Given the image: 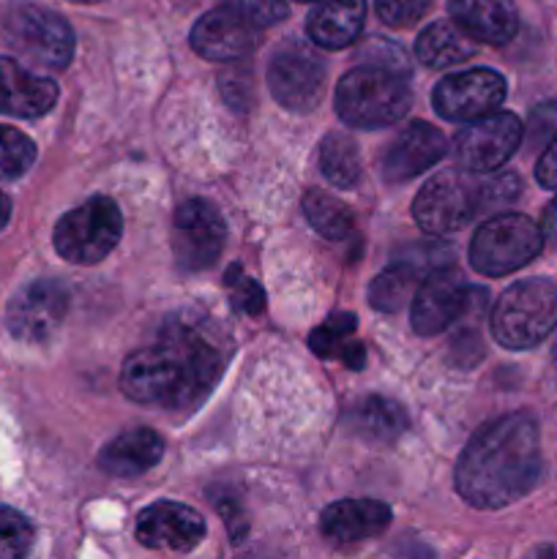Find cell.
Masks as SVG:
<instances>
[{
    "mask_svg": "<svg viewBox=\"0 0 557 559\" xmlns=\"http://www.w3.org/2000/svg\"><path fill=\"white\" fill-rule=\"evenodd\" d=\"M522 194V180L513 173L475 178L467 169H448L426 180L415 194L413 218L424 233L448 235L473 222L478 213L497 211Z\"/></svg>",
    "mask_w": 557,
    "mask_h": 559,
    "instance_id": "3957f363",
    "label": "cell"
},
{
    "mask_svg": "<svg viewBox=\"0 0 557 559\" xmlns=\"http://www.w3.org/2000/svg\"><path fill=\"white\" fill-rule=\"evenodd\" d=\"M5 44L47 71H63L74 58V31L55 11L36 3H14L0 16Z\"/></svg>",
    "mask_w": 557,
    "mask_h": 559,
    "instance_id": "8992f818",
    "label": "cell"
},
{
    "mask_svg": "<svg viewBox=\"0 0 557 559\" xmlns=\"http://www.w3.org/2000/svg\"><path fill=\"white\" fill-rule=\"evenodd\" d=\"M486 289H473L459 271L440 265L418 284L413 304H410V325L418 336H437L453 322L462 320L475 300L484 298Z\"/></svg>",
    "mask_w": 557,
    "mask_h": 559,
    "instance_id": "9c48e42d",
    "label": "cell"
},
{
    "mask_svg": "<svg viewBox=\"0 0 557 559\" xmlns=\"http://www.w3.org/2000/svg\"><path fill=\"white\" fill-rule=\"evenodd\" d=\"M260 33L262 27H257L238 5L222 0L194 22L191 47L205 60H238L257 47Z\"/></svg>",
    "mask_w": 557,
    "mask_h": 559,
    "instance_id": "9a60e30c",
    "label": "cell"
},
{
    "mask_svg": "<svg viewBox=\"0 0 557 559\" xmlns=\"http://www.w3.org/2000/svg\"><path fill=\"white\" fill-rule=\"evenodd\" d=\"M353 429H358L366 440L391 442L407 429V415L396 402L382 396H371L358 404L353 413Z\"/></svg>",
    "mask_w": 557,
    "mask_h": 559,
    "instance_id": "484cf974",
    "label": "cell"
},
{
    "mask_svg": "<svg viewBox=\"0 0 557 559\" xmlns=\"http://www.w3.org/2000/svg\"><path fill=\"white\" fill-rule=\"evenodd\" d=\"M69 3H80V5H93V3H104V0H69Z\"/></svg>",
    "mask_w": 557,
    "mask_h": 559,
    "instance_id": "74e56055",
    "label": "cell"
},
{
    "mask_svg": "<svg viewBox=\"0 0 557 559\" xmlns=\"http://www.w3.org/2000/svg\"><path fill=\"white\" fill-rule=\"evenodd\" d=\"M320 169L333 186L339 189H353L360 180V153L353 136L347 134H328L320 142Z\"/></svg>",
    "mask_w": 557,
    "mask_h": 559,
    "instance_id": "4316f807",
    "label": "cell"
},
{
    "mask_svg": "<svg viewBox=\"0 0 557 559\" xmlns=\"http://www.w3.org/2000/svg\"><path fill=\"white\" fill-rule=\"evenodd\" d=\"M300 3H317V0H300Z\"/></svg>",
    "mask_w": 557,
    "mask_h": 559,
    "instance_id": "f35d334b",
    "label": "cell"
},
{
    "mask_svg": "<svg viewBox=\"0 0 557 559\" xmlns=\"http://www.w3.org/2000/svg\"><path fill=\"white\" fill-rule=\"evenodd\" d=\"M544 249V229L522 213H500L470 240V265L484 276H508Z\"/></svg>",
    "mask_w": 557,
    "mask_h": 559,
    "instance_id": "52a82bcc",
    "label": "cell"
},
{
    "mask_svg": "<svg viewBox=\"0 0 557 559\" xmlns=\"http://www.w3.org/2000/svg\"><path fill=\"white\" fill-rule=\"evenodd\" d=\"M58 102V85L49 76L25 69L20 60L0 58V115L42 118Z\"/></svg>",
    "mask_w": 557,
    "mask_h": 559,
    "instance_id": "ac0fdd59",
    "label": "cell"
},
{
    "mask_svg": "<svg viewBox=\"0 0 557 559\" xmlns=\"http://www.w3.org/2000/svg\"><path fill=\"white\" fill-rule=\"evenodd\" d=\"M448 153V140L440 129L424 120H413L404 126L380 158V175L386 183L399 186L413 180L415 175L435 167Z\"/></svg>",
    "mask_w": 557,
    "mask_h": 559,
    "instance_id": "2e32d148",
    "label": "cell"
},
{
    "mask_svg": "<svg viewBox=\"0 0 557 559\" xmlns=\"http://www.w3.org/2000/svg\"><path fill=\"white\" fill-rule=\"evenodd\" d=\"M123 216L109 197H91L55 227V251L71 265H96L118 246Z\"/></svg>",
    "mask_w": 557,
    "mask_h": 559,
    "instance_id": "ba28073f",
    "label": "cell"
},
{
    "mask_svg": "<svg viewBox=\"0 0 557 559\" xmlns=\"http://www.w3.org/2000/svg\"><path fill=\"white\" fill-rule=\"evenodd\" d=\"M528 134L533 145H549L557 136V98L544 102L533 109L528 123Z\"/></svg>",
    "mask_w": 557,
    "mask_h": 559,
    "instance_id": "836d02e7",
    "label": "cell"
},
{
    "mask_svg": "<svg viewBox=\"0 0 557 559\" xmlns=\"http://www.w3.org/2000/svg\"><path fill=\"white\" fill-rule=\"evenodd\" d=\"M164 437L158 431L145 429H131L115 437L102 453H98V467L112 478H137V475L147 473L156 467L164 456Z\"/></svg>",
    "mask_w": 557,
    "mask_h": 559,
    "instance_id": "44dd1931",
    "label": "cell"
},
{
    "mask_svg": "<svg viewBox=\"0 0 557 559\" xmlns=\"http://www.w3.org/2000/svg\"><path fill=\"white\" fill-rule=\"evenodd\" d=\"M506 80L491 69H470L437 82L431 93L437 115L453 123H470L484 115L497 112L506 102Z\"/></svg>",
    "mask_w": 557,
    "mask_h": 559,
    "instance_id": "5bb4252c",
    "label": "cell"
},
{
    "mask_svg": "<svg viewBox=\"0 0 557 559\" xmlns=\"http://www.w3.org/2000/svg\"><path fill=\"white\" fill-rule=\"evenodd\" d=\"M544 469L538 424L530 413L491 420L462 451L453 484L478 511H497L535 489Z\"/></svg>",
    "mask_w": 557,
    "mask_h": 559,
    "instance_id": "6da1fadb",
    "label": "cell"
},
{
    "mask_svg": "<svg viewBox=\"0 0 557 559\" xmlns=\"http://www.w3.org/2000/svg\"><path fill=\"white\" fill-rule=\"evenodd\" d=\"M38 151L27 134L14 126H0V180H16L33 167Z\"/></svg>",
    "mask_w": 557,
    "mask_h": 559,
    "instance_id": "f1b7e54d",
    "label": "cell"
},
{
    "mask_svg": "<svg viewBox=\"0 0 557 559\" xmlns=\"http://www.w3.org/2000/svg\"><path fill=\"white\" fill-rule=\"evenodd\" d=\"M224 358L200 331L173 325L153 347L123 360L120 391L131 402L156 407H197L216 385Z\"/></svg>",
    "mask_w": 557,
    "mask_h": 559,
    "instance_id": "7a4b0ae2",
    "label": "cell"
},
{
    "mask_svg": "<svg viewBox=\"0 0 557 559\" xmlns=\"http://www.w3.org/2000/svg\"><path fill=\"white\" fill-rule=\"evenodd\" d=\"M391 524V508L380 500H339L320 516V533L331 544H358L382 535Z\"/></svg>",
    "mask_w": 557,
    "mask_h": 559,
    "instance_id": "d6986e66",
    "label": "cell"
},
{
    "mask_svg": "<svg viewBox=\"0 0 557 559\" xmlns=\"http://www.w3.org/2000/svg\"><path fill=\"white\" fill-rule=\"evenodd\" d=\"M475 38L457 22H431L415 41V55L429 69H451L473 58Z\"/></svg>",
    "mask_w": 557,
    "mask_h": 559,
    "instance_id": "603a6c76",
    "label": "cell"
},
{
    "mask_svg": "<svg viewBox=\"0 0 557 559\" xmlns=\"http://www.w3.org/2000/svg\"><path fill=\"white\" fill-rule=\"evenodd\" d=\"M33 546V527L20 511L0 506V559L25 557Z\"/></svg>",
    "mask_w": 557,
    "mask_h": 559,
    "instance_id": "f546056e",
    "label": "cell"
},
{
    "mask_svg": "<svg viewBox=\"0 0 557 559\" xmlns=\"http://www.w3.org/2000/svg\"><path fill=\"white\" fill-rule=\"evenodd\" d=\"M541 229H544V238L557 240V197L552 200V205L546 207L544 224H541Z\"/></svg>",
    "mask_w": 557,
    "mask_h": 559,
    "instance_id": "d590c367",
    "label": "cell"
},
{
    "mask_svg": "<svg viewBox=\"0 0 557 559\" xmlns=\"http://www.w3.org/2000/svg\"><path fill=\"white\" fill-rule=\"evenodd\" d=\"M431 9V0H377V16L388 27H410Z\"/></svg>",
    "mask_w": 557,
    "mask_h": 559,
    "instance_id": "1f68e13d",
    "label": "cell"
},
{
    "mask_svg": "<svg viewBox=\"0 0 557 559\" xmlns=\"http://www.w3.org/2000/svg\"><path fill=\"white\" fill-rule=\"evenodd\" d=\"M524 126L513 112H489L478 120H470L453 140L457 164L467 173L489 175L500 169L522 145Z\"/></svg>",
    "mask_w": 557,
    "mask_h": 559,
    "instance_id": "8fae6325",
    "label": "cell"
},
{
    "mask_svg": "<svg viewBox=\"0 0 557 559\" xmlns=\"http://www.w3.org/2000/svg\"><path fill=\"white\" fill-rule=\"evenodd\" d=\"M407 76L388 66H355L336 85V115L353 129H382L396 123L413 104Z\"/></svg>",
    "mask_w": 557,
    "mask_h": 559,
    "instance_id": "277c9868",
    "label": "cell"
},
{
    "mask_svg": "<svg viewBox=\"0 0 557 559\" xmlns=\"http://www.w3.org/2000/svg\"><path fill=\"white\" fill-rule=\"evenodd\" d=\"M420 284V271L413 262H396L388 271H382L380 276H375V282L369 284V304L371 309L382 311V314H396L404 306L413 304L415 293H418Z\"/></svg>",
    "mask_w": 557,
    "mask_h": 559,
    "instance_id": "d4e9b609",
    "label": "cell"
},
{
    "mask_svg": "<svg viewBox=\"0 0 557 559\" xmlns=\"http://www.w3.org/2000/svg\"><path fill=\"white\" fill-rule=\"evenodd\" d=\"M224 284L233 293V306L238 311H244L249 317H257L265 311V293H262V287L254 278L246 276L240 265L229 267L227 276H224Z\"/></svg>",
    "mask_w": 557,
    "mask_h": 559,
    "instance_id": "4dcf8cb0",
    "label": "cell"
},
{
    "mask_svg": "<svg viewBox=\"0 0 557 559\" xmlns=\"http://www.w3.org/2000/svg\"><path fill=\"white\" fill-rule=\"evenodd\" d=\"M366 0H317L306 20V33L322 49H344L360 36Z\"/></svg>",
    "mask_w": 557,
    "mask_h": 559,
    "instance_id": "7402d4cb",
    "label": "cell"
},
{
    "mask_svg": "<svg viewBox=\"0 0 557 559\" xmlns=\"http://www.w3.org/2000/svg\"><path fill=\"white\" fill-rule=\"evenodd\" d=\"M557 325V284L524 278L508 287L491 311V336L506 349L538 347Z\"/></svg>",
    "mask_w": 557,
    "mask_h": 559,
    "instance_id": "5b68a950",
    "label": "cell"
},
{
    "mask_svg": "<svg viewBox=\"0 0 557 559\" xmlns=\"http://www.w3.org/2000/svg\"><path fill=\"white\" fill-rule=\"evenodd\" d=\"M9 218H11V200H9V194H3V191H0V229L9 224Z\"/></svg>",
    "mask_w": 557,
    "mask_h": 559,
    "instance_id": "8d00e7d4",
    "label": "cell"
},
{
    "mask_svg": "<svg viewBox=\"0 0 557 559\" xmlns=\"http://www.w3.org/2000/svg\"><path fill=\"white\" fill-rule=\"evenodd\" d=\"M355 328H358L355 314H333L309 336L311 353L322 360H342L355 371L364 369L366 349L364 344L355 342Z\"/></svg>",
    "mask_w": 557,
    "mask_h": 559,
    "instance_id": "cb8c5ba5",
    "label": "cell"
},
{
    "mask_svg": "<svg viewBox=\"0 0 557 559\" xmlns=\"http://www.w3.org/2000/svg\"><path fill=\"white\" fill-rule=\"evenodd\" d=\"M535 178L544 189H557V136L546 145V151L541 153L538 167H535Z\"/></svg>",
    "mask_w": 557,
    "mask_h": 559,
    "instance_id": "e575fe53",
    "label": "cell"
},
{
    "mask_svg": "<svg viewBox=\"0 0 557 559\" xmlns=\"http://www.w3.org/2000/svg\"><path fill=\"white\" fill-rule=\"evenodd\" d=\"M448 11L475 41L508 44L519 31L513 0H448Z\"/></svg>",
    "mask_w": 557,
    "mask_h": 559,
    "instance_id": "ffe728a7",
    "label": "cell"
},
{
    "mask_svg": "<svg viewBox=\"0 0 557 559\" xmlns=\"http://www.w3.org/2000/svg\"><path fill=\"white\" fill-rule=\"evenodd\" d=\"M268 87L289 112H311L325 87V63L309 44L289 38L268 63Z\"/></svg>",
    "mask_w": 557,
    "mask_h": 559,
    "instance_id": "30bf717a",
    "label": "cell"
},
{
    "mask_svg": "<svg viewBox=\"0 0 557 559\" xmlns=\"http://www.w3.org/2000/svg\"><path fill=\"white\" fill-rule=\"evenodd\" d=\"M205 538V519L180 502H153L137 519V540L156 551H191Z\"/></svg>",
    "mask_w": 557,
    "mask_h": 559,
    "instance_id": "e0dca14e",
    "label": "cell"
},
{
    "mask_svg": "<svg viewBox=\"0 0 557 559\" xmlns=\"http://www.w3.org/2000/svg\"><path fill=\"white\" fill-rule=\"evenodd\" d=\"M304 216L328 240H344L355 227L353 211L344 202H339L336 197L317 189L304 194Z\"/></svg>",
    "mask_w": 557,
    "mask_h": 559,
    "instance_id": "83f0119b",
    "label": "cell"
},
{
    "mask_svg": "<svg viewBox=\"0 0 557 559\" xmlns=\"http://www.w3.org/2000/svg\"><path fill=\"white\" fill-rule=\"evenodd\" d=\"M69 289L55 278H38L22 287L5 309V328L27 344L47 342L69 314Z\"/></svg>",
    "mask_w": 557,
    "mask_h": 559,
    "instance_id": "4fadbf2b",
    "label": "cell"
},
{
    "mask_svg": "<svg viewBox=\"0 0 557 559\" xmlns=\"http://www.w3.org/2000/svg\"><path fill=\"white\" fill-rule=\"evenodd\" d=\"M227 243V224L216 205L208 200H189L175 211L173 254L183 273L208 271Z\"/></svg>",
    "mask_w": 557,
    "mask_h": 559,
    "instance_id": "7c38bea8",
    "label": "cell"
},
{
    "mask_svg": "<svg viewBox=\"0 0 557 559\" xmlns=\"http://www.w3.org/2000/svg\"><path fill=\"white\" fill-rule=\"evenodd\" d=\"M233 5H238L257 27H273L282 20H287L289 5L284 0H229Z\"/></svg>",
    "mask_w": 557,
    "mask_h": 559,
    "instance_id": "d6a6232c",
    "label": "cell"
}]
</instances>
